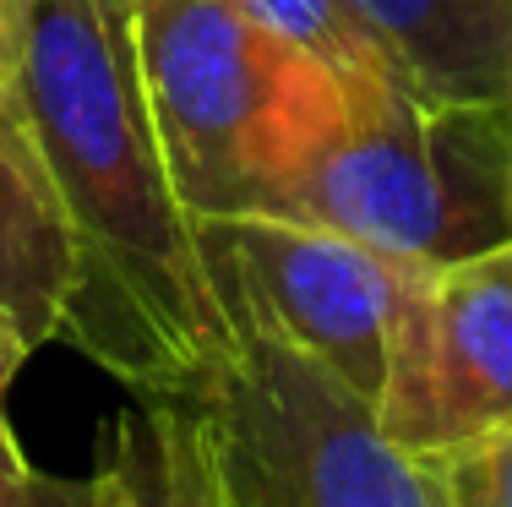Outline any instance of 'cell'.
Segmentation results:
<instances>
[{"instance_id":"obj_1","label":"cell","mask_w":512,"mask_h":507,"mask_svg":"<svg viewBox=\"0 0 512 507\" xmlns=\"http://www.w3.org/2000/svg\"><path fill=\"white\" fill-rule=\"evenodd\" d=\"M11 104L77 229L66 338L142 398L191 388L246 322L169 164L131 0H33Z\"/></svg>"},{"instance_id":"obj_2","label":"cell","mask_w":512,"mask_h":507,"mask_svg":"<svg viewBox=\"0 0 512 507\" xmlns=\"http://www.w3.org/2000/svg\"><path fill=\"white\" fill-rule=\"evenodd\" d=\"M158 497L229 507H436L404 453L344 377L246 322L240 344L191 388L148 393Z\"/></svg>"},{"instance_id":"obj_3","label":"cell","mask_w":512,"mask_h":507,"mask_svg":"<svg viewBox=\"0 0 512 507\" xmlns=\"http://www.w3.org/2000/svg\"><path fill=\"white\" fill-rule=\"evenodd\" d=\"M142 77L197 219L278 208L333 137L349 88L240 0H131Z\"/></svg>"},{"instance_id":"obj_4","label":"cell","mask_w":512,"mask_h":507,"mask_svg":"<svg viewBox=\"0 0 512 507\" xmlns=\"http://www.w3.org/2000/svg\"><path fill=\"white\" fill-rule=\"evenodd\" d=\"M284 213L333 224L398 262H447L512 235V115L398 77H355Z\"/></svg>"},{"instance_id":"obj_5","label":"cell","mask_w":512,"mask_h":507,"mask_svg":"<svg viewBox=\"0 0 512 507\" xmlns=\"http://www.w3.org/2000/svg\"><path fill=\"white\" fill-rule=\"evenodd\" d=\"M240 322L306 349L376 409L409 262L278 208L202 219Z\"/></svg>"},{"instance_id":"obj_6","label":"cell","mask_w":512,"mask_h":507,"mask_svg":"<svg viewBox=\"0 0 512 507\" xmlns=\"http://www.w3.org/2000/svg\"><path fill=\"white\" fill-rule=\"evenodd\" d=\"M376 426L404 453L512 426V235L447 262H409Z\"/></svg>"},{"instance_id":"obj_7","label":"cell","mask_w":512,"mask_h":507,"mask_svg":"<svg viewBox=\"0 0 512 507\" xmlns=\"http://www.w3.org/2000/svg\"><path fill=\"white\" fill-rule=\"evenodd\" d=\"M77 279V229L66 219L60 186L28 120L6 93L0 99V306L17 317L33 349L66 338Z\"/></svg>"},{"instance_id":"obj_8","label":"cell","mask_w":512,"mask_h":507,"mask_svg":"<svg viewBox=\"0 0 512 507\" xmlns=\"http://www.w3.org/2000/svg\"><path fill=\"white\" fill-rule=\"evenodd\" d=\"M414 93L507 104L512 0H360Z\"/></svg>"},{"instance_id":"obj_9","label":"cell","mask_w":512,"mask_h":507,"mask_svg":"<svg viewBox=\"0 0 512 507\" xmlns=\"http://www.w3.org/2000/svg\"><path fill=\"white\" fill-rule=\"evenodd\" d=\"M262 28H273L278 39H289L295 50L316 55L338 82L355 77H398L387 39L371 28V17L360 11V0H240Z\"/></svg>"},{"instance_id":"obj_10","label":"cell","mask_w":512,"mask_h":507,"mask_svg":"<svg viewBox=\"0 0 512 507\" xmlns=\"http://www.w3.org/2000/svg\"><path fill=\"white\" fill-rule=\"evenodd\" d=\"M414 458L436 486V507H512V426Z\"/></svg>"},{"instance_id":"obj_11","label":"cell","mask_w":512,"mask_h":507,"mask_svg":"<svg viewBox=\"0 0 512 507\" xmlns=\"http://www.w3.org/2000/svg\"><path fill=\"white\" fill-rule=\"evenodd\" d=\"M28 355H33V338L17 328V317H11L6 306H0V469H6V475H22V480H33V469H28V458H22L17 437H11V426H6V393H11V382H17V371Z\"/></svg>"},{"instance_id":"obj_12","label":"cell","mask_w":512,"mask_h":507,"mask_svg":"<svg viewBox=\"0 0 512 507\" xmlns=\"http://www.w3.org/2000/svg\"><path fill=\"white\" fill-rule=\"evenodd\" d=\"M28 6L33 0H0V99L11 93L22 71V44H28Z\"/></svg>"},{"instance_id":"obj_13","label":"cell","mask_w":512,"mask_h":507,"mask_svg":"<svg viewBox=\"0 0 512 507\" xmlns=\"http://www.w3.org/2000/svg\"><path fill=\"white\" fill-rule=\"evenodd\" d=\"M507 115H512V82H507Z\"/></svg>"}]
</instances>
